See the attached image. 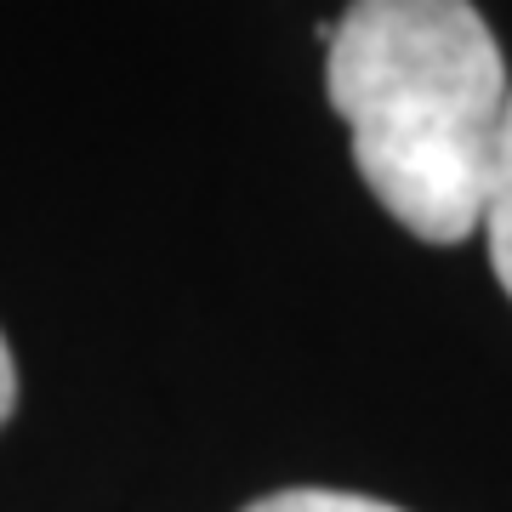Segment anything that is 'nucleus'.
Wrapping results in <instances>:
<instances>
[{"instance_id": "4", "label": "nucleus", "mask_w": 512, "mask_h": 512, "mask_svg": "<svg viewBox=\"0 0 512 512\" xmlns=\"http://www.w3.org/2000/svg\"><path fill=\"white\" fill-rule=\"evenodd\" d=\"M12 410H18V365H12V348H6V336H0V427H6Z\"/></svg>"}, {"instance_id": "3", "label": "nucleus", "mask_w": 512, "mask_h": 512, "mask_svg": "<svg viewBox=\"0 0 512 512\" xmlns=\"http://www.w3.org/2000/svg\"><path fill=\"white\" fill-rule=\"evenodd\" d=\"M245 512H404L393 501H376V495H353V490H279L251 501Z\"/></svg>"}, {"instance_id": "1", "label": "nucleus", "mask_w": 512, "mask_h": 512, "mask_svg": "<svg viewBox=\"0 0 512 512\" xmlns=\"http://www.w3.org/2000/svg\"><path fill=\"white\" fill-rule=\"evenodd\" d=\"M325 86L359 177L399 228L427 245L484 228L512 86L473 0H348L325 40Z\"/></svg>"}, {"instance_id": "2", "label": "nucleus", "mask_w": 512, "mask_h": 512, "mask_svg": "<svg viewBox=\"0 0 512 512\" xmlns=\"http://www.w3.org/2000/svg\"><path fill=\"white\" fill-rule=\"evenodd\" d=\"M490 239V262L501 291L512 296V109H507V131H501V154H495V177H490V200H484V228Z\"/></svg>"}]
</instances>
